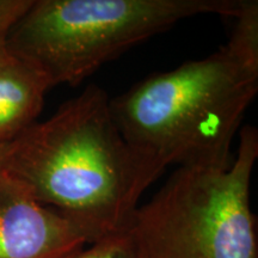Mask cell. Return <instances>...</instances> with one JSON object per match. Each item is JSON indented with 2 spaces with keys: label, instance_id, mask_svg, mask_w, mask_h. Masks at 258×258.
<instances>
[{
  "label": "cell",
  "instance_id": "6",
  "mask_svg": "<svg viewBox=\"0 0 258 258\" xmlns=\"http://www.w3.org/2000/svg\"><path fill=\"white\" fill-rule=\"evenodd\" d=\"M50 88L36 67L6 47L0 49V145L14 143L36 123Z\"/></svg>",
  "mask_w": 258,
  "mask_h": 258
},
{
  "label": "cell",
  "instance_id": "8",
  "mask_svg": "<svg viewBox=\"0 0 258 258\" xmlns=\"http://www.w3.org/2000/svg\"><path fill=\"white\" fill-rule=\"evenodd\" d=\"M72 258H139L137 249L127 230L92 243Z\"/></svg>",
  "mask_w": 258,
  "mask_h": 258
},
{
  "label": "cell",
  "instance_id": "5",
  "mask_svg": "<svg viewBox=\"0 0 258 258\" xmlns=\"http://www.w3.org/2000/svg\"><path fill=\"white\" fill-rule=\"evenodd\" d=\"M85 244L66 218L0 171V258H72Z\"/></svg>",
  "mask_w": 258,
  "mask_h": 258
},
{
  "label": "cell",
  "instance_id": "9",
  "mask_svg": "<svg viewBox=\"0 0 258 258\" xmlns=\"http://www.w3.org/2000/svg\"><path fill=\"white\" fill-rule=\"evenodd\" d=\"M32 4L34 0H0V49L6 47L11 31Z\"/></svg>",
  "mask_w": 258,
  "mask_h": 258
},
{
  "label": "cell",
  "instance_id": "4",
  "mask_svg": "<svg viewBox=\"0 0 258 258\" xmlns=\"http://www.w3.org/2000/svg\"><path fill=\"white\" fill-rule=\"evenodd\" d=\"M258 132L245 125L227 167H177L125 228L139 258H258L250 185Z\"/></svg>",
  "mask_w": 258,
  "mask_h": 258
},
{
  "label": "cell",
  "instance_id": "3",
  "mask_svg": "<svg viewBox=\"0 0 258 258\" xmlns=\"http://www.w3.org/2000/svg\"><path fill=\"white\" fill-rule=\"evenodd\" d=\"M241 0H34L6 48L50 86L79 85L129 48L200 15L233 18Z\"/></svg>",
  "mask_w": 258,
  "mask_h": 258
},
{
  "label": "cell",
  "instance_id": "7",
  "mask_svg": "<svg viewBox=\"0 0 258 258\" xmlns=\"http://www.w3.org/2000/svg\"><path fill=\"white\" fill-rule=\"evenodd\" d=\"M234 27L225 44L227 53L250 73L258 76V2L241 0Z\"/></svg>",
  "mask_w": 258,
  "mask_h": 258
},
{
  "label": "cell",
  "instance_id": "10",
  "mask_svg": "<svg viewBox=\"0 0 258 258\" xmlns=\"http://www.w3.org/2000/svg\"><path fill=\"white\" fill-rule=\"evenodd\" d=\"M11 146H12V143L0 145V171H3V169H4L6 158L9 156Z\"/></svg>",
  "mask_w": 258,
  "mask_h": 258
},
{
  "label": "cell",
  "instance_id": "2",
  "mask_svg": "<svg viewBox=\"0 0 258 258\" xmlns=\"http://www.w3.org/2000/svg\"><path fill=\"white\" fill-rule=\"evenodd\" d=\"M257 92L258 76L221 47L137 83L110 99V111L125 140L164 169L227 167Z\"/></svg>",
  "mask_w": 258,
  "mask_h": 258
},
{
  "label": "cell",
  "instance_id": "1",
  "mask_svg": "<svg viewBox=\"0 0 258 258\" xmlns=\"http://www.w3.org/2000/svg\"><path fill=\"white\" fill-rule=\"evenodd\" d=\"M3 170L92 244L128 227L165 169L125 140L110 98L90 84L16 139Z\"/></svg>",
  "mask_w": 258,
  "mask_h": 258
}]
</instances>
